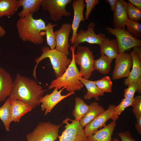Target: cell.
I'll use <instances>...</instances> for the list:
<instances>
[{"label": "cell", "instance_id": "obj_1", "mask_svg": "<svg viewBox=\"0 0 141 141\" xmlns=\"http://www.w3.org/2000/svg\"><path fill=\"white\" fill-rule=\"evenodd\" d=\"M46 91L35 80L18 73L13 81L9 98L22 101L33 109L40 104V100Z\"/></svg>", "mask_w": 141, "mask_h": 141}, {"label": "cell", "instance_id": "obj_2", "mask_svg": "<svg viewBox=\"0 0 141 141\" xmlns=\"http://www.w3.org/2000/svg\"><path fill=\"white\" fill-rule=\"evenodd\" d=\"M33 14L20 18L16 23L18 35L23 41H28L35 44H40L44 41L46 25L41 18L34 19Z\"/></svg>", "mask_w": 141, "mask_h": 141}, {"label": "cell", "instance_id": "obj_3", "mask_svg": "<svg viewBox=\"0 0 141 141\" xmlns=\"http://www.w3.org/2000/svg\"><path fill=\"white\" fill-rule=\"evenodd\" d=\"M75 49L73 45L70 46L72 59L70 64L61 77L51 81L49 87V89L55 87L61 89L64 87L66 90L69 92L80 90L83 87L84 85L79 80L80 77L83 76L80 74L74 61Z\"/></svg>", "mask_w": 141, "mask_h": 141}, {"label": "cell", "instance_id": "obj_4", "mask_svg": "<svg viewBox=\"0 0 141 141\" xmlns=\"http://www.w3.org/2000/svg\"><path fill=\"white\" fill-rule=\"evenodd\" d=\"M41 50L42 54L35 61L36 64L32 74L35 79L37 80L36 69L38 64L46 58H49L50 61L56 78L61 77L70 64L71 60L64 54L55 49L51 50L49 47L45 46L42 48Z\"/></svg>", "mask_w": 141, "mask_h": 141}, {"label": "cell", "instance_id": "obj_5", "mask_svg": "<svg viewBox=\"0 0 141 141\" xmlns=\"http://www.w3.org/2000/svg\"><path fill=\"white\" fill-rule=\"evenodd\" d=\"M62 125L50 122L39 123L33 131L26 135V141H55L58 136Z\"/></svg>", "mask_w": 141, "mask_h": 141}, {"label": "cell", "instance_id": "obj_6", "mask_svg": "<svg viewBox=\"0 0 141 141\" xmlns=\"http://www.w3.org/2000/svg\"><path fill=\"white\" fill-rule=\"evenodd\" d=\"M77 47L76 54L74 55L75 61L80 66V74L83 75L84 79L88 80L94 70L93 55L88 47L79 45Z\"/></svg>", "mask_w": 141, "mask_h": 141}, {"label": "cell", "instance_id": "obj_7", "mask_svg": "<svg viewBox=\"0 0 141 141\" xmlns=\"http://www.w3.org/2000/svg\"><path fill=\"white\" fill-rule=\"evenodd\" d=\"M105 29L108 33L116 37L119 54L134 47L141 46V40L135 37L125 30L111 27H106Z\"/></svg>", "mask_w": 141, "mask_h": 141}, {"label": "cell", "instance_id": "obj_8", "mask_svg": "<svg viewBox=\"0 0 141 141\" xmlns=\"http://www.w3.org/2000/svg\"><path fill=\"white\" fill-rule=\"evenodd\" d=\"M69 119L67 118L63 121L62 124H65V129L58 136V141H88L79 121L70 119L69 123Z\"/></svg>", "mask_w": 141, "mask_h": 141}, {"label": "cell", "instance_id": "obj_9", "mask_svg": "<svg viewBox=\"0 0 141 141\" xmlns=\"http://www.w3.org/2000/svg\"><path fill=\"white\" fill-rule=\"evenodd\" d=\"M72 0H42L43 10L47 11L51 20L55 22L60 20L62 16L68 17L72 13L66 10V7Z\"/></svg>", "mask_w": 141, "mask_h": 141}, {"label": "cell", "instance_id": "obj_10", "mask_svg": "<svg viewBox=\"0 0 141 141\" xmlns=\"http://www.w3.org/2000/svg\"><path fill=\"white\" fill-rule=\"evenodd\" d=\"M95 23L90 22L86 30H81L77 32L75 39L72 44L75 48L79 44L85 42L90 44L99 45L106 37L103 33L96 34L95 32Z\"/></svg>", "mask_w": 141, "mask_h": 141}, {"label": "cell", "instance_id": "obj_11", "mask_svg": "<svg viewBox=\"0 0 141 141\" xmlns=\"http://www.w3.org/2000/svg\"><path fill=\"white\" fill-rule=\"evenodd\" d=\"M114 68L112 74L113 80L127 77L132 65V60L130 53L119 54L115 58Z\"/></svg>", "mask_w": 141, "mask_h": 141}, {"label": "cell", "instance_id": "obj_12", "mask_svg": "<svg viewBox=\"0 0 141 141\" xmlns=\"http://www.w3.org/2000/svg\"><path fill=\"white\" fill-rule=\"evenodd\" d=\"M65 89L63 87L58 91V89L55 87L52 93L47 94L41 98L40 100L41 110L42 111H45V116L50 113L53 108L61 101L75 93L74 92H69L66 95H62V92Z\"/></svg>", "mask_w": 141, "mask_h": 141}, {"label": "cell", "instance_id": "obj_13", "mask_svg": "<svg viewBox=\"0 0 141 141\" xmlns=\"http://www.w3.org/2000/svg\"><path fill=\"white\" fill-rule=\"evenodd\" d=\"M115 107L116 106L113 104H110L107 110L100 113L85 127L84 131L86 137L92 135L98 130V129L105 125L107 120L111 118Z\"/></svg>", "mask_w": 141, "mask_h": 141}, {"label": "cell", "instance_id": "obj_14", "mask_svg": "<svg viewBox=\"0 0 141 141\" xmlns=\"http://www.w3.org/2000/svg\"><path fill=\"white\" fill-rule=\"evenodd\" d=\"M71 29V24L69 23H63L60 29L54 32L55 49L67 56L69 54L68 49L70 46L69 38Z\"/></svg>", "mask_w": 141, "mask_h": 141}, {"label": "cell", "instance_id": "obj_15", "mask_svg": "<svg viewBox=\"0 0 141 141\" xmlns=\"http://www.w3.org/2000/svg\"><path fill=\"white\" fill-rule=\"evenodd\" d=\"M128 4L124 0H118L113 12L114 28L125 30L126 24L128 19L127 13Z\"/></svg>", "mask_w": 141, "mask_h": 141}, {"label": "cell", "instance_id": "obj_16", "mask_svg": "<svg viewBox=\"0 0 141 141\" xmlns=\"http://www.w3.org/2000/svg\"><path fill=\"white\" fill-rule=\"evenodd\" d=\"M74 12V17L71 24V29L72 31V36L70 41L72 44L77 35L78 29L80 22L84 21L83 11L85 7L84 0H74L72 3Z\"/></svg>", "mask_w": 141, "mask_h": 141}, {"label": "cell", "instance_id": "obj_17", "mask_svg": "<svg viewBox=\"0 0 141 141\" xmlns=\"http://www.w3.org/2000/svg\"><path fill=\"white\" fill-rule=\"evenodd\" d=\"M130 54L132 60V70L128 77L124 80L125 85L132 82L141 83V59L133 50Z\"/></svg>", "mask_w": 141, "mask_h": 141}, {"label": "cell", "instance_id": "obj_18", "mask_svg": "<svg viewBox=\"0 0 141 141\" xmlns=\"http://www.w3.org/2000/svg\"><path fill=\"white\" fill-rule=\"evenodd\" d=\"M9 99L11 108V122H19L22 117L32 109L30 105L22 101Z\"/></svg>", "mask_w": 141, "mask_h": 141}, {"label": "cell", "instance_id": "obj_19", "mask_svg": "<svg viewBox=\"0 0 141 141\" xmlns=\"http://www.w3.org/2000/svg\"><path fill=\"white\" fill-rule=\"evenodd\" d=\"M13 82L9 73L0 67V102L9 97Z\"/></svg>", "mask_w": 141, "mask_h": 141}, {"label": "cell", "instance_id": "obj_20", "mask_svg": "<svg viewBox=\"0 0 141 141\" xmlns=\"http://www.w3.org/2000/svg\"><path fill=\"white\" fill-rule=\"evenodd\" d=\"M99 45L101 55H105L112 60L116 58L119 54L116 39L110 40L109 38L106 37Z\"/></svg>", "mask_w": 141, "mask_h": 141}, {"label": "cell", "instance_id": "obj_21", "mask_svg": "<svg viewBox=\"0 0 141 141\" xmlns=\"http://www.w3.org/2000/svg\"><path fill=\"white\" fill-rule=\"evenodd\" d=\"M42 0H19L17 9L20 6L22 10L17 13L20 18L25 17L30 14L37 12L41 6Z\"/></svg>", "mask_w": 141, "mask_h": 141}, {"label": "cell", "instance_id": "obj_22", "mask_svg": "<svg viewBox=\"0 0 141 141\" xmlns=\"http://www.w3.org/2000/svg\"><path fill=\"white\" fill-rule=\"evenodd\" d=\"M116 125V121H112L88 137V141H111V135Z\"/></svg>", "mask_w": 141, "mask_h": 141}, {"label": "cell", "instance_id": "obj_23", "mask_svg": "<svg viewBox=\"0 0 141 141\" xmlns=\"http://www.w3.org/2000/svg\"><path fill=\"white\" fill-rule=\"evenodd\" d=\"M105 110L103 107L96 102H92L89 105V109L79 122L83 128L95 119L99 114Z\"/></svg>", "mask_w": 141, "mask_h": 141}, {"label": "cell", "instance_id": "obj_24", "mask_svg": "<svg viewBox=\"0 0 141 141\" xmlns=\"http://www.w3.org/2000/svg\"><path fill=\"white\" fill-rule=\"evenodd\" d=\"M79 80L87 90V93L84 96V99L89 100L94 98L97 101L99 100V96H103L104 93L99 89L93 81L85 79L82 77H80Z\"/></svg>", "mask_w": 141, "mask_h": 141}, {"label": "cell", "instance_id": "obj_25", "mask_svg": "<svg viewBox=\"0 0 141 141\" xmlns=\"http://www.w3.org/2000/svg\"><path fill=\"white\" fill-rule=\"evenodd\" d=\"M11 112L10 100L8 98L4 104L0 107V119L3 124L4 128L7 132L10 130Z\"/></svg>", "mask_w": 141, "mask_h": 141}, {"label": "cell", "instance_id": "obj_26", "mask_svg": "<svg viewBox=\"0 0 141 141\" xmlns=\"http://www.w3.org/2000/svg\"><path fill=\"white\" fill-rule=\"evenodd\" d=\"M18 0H0V18L13 15L17 9Z\"/></svg>", "mask_w": 141, "mask_h": 141}, {"label": "cell", "instance_id": "obj_27", "mask_svg": "<svg viewBox=\"0 0 141 141\" xmlns=\"http://www.w3.org/2000/svg\"><path fill=\"white\" fill-rule=\"evenodd\" d=\"M112 60L105 55H101L98 59L94 60L93 68L101 74L106 75L108 74L111 70V64Z\"/></svg>", "mask_w": 141, "mask_h": 141}, {"label": "cell", "instance_id": "obj_28", "mask_svg": "<svg viewBox=\"0 0 141 141\" xmlns=\"http://www.w3.org/2000/svg\"><path fill=\"white\" fill-rule=\"evenodd\" d=\"M89 105L79 97L75 98V105L72 111V115L75 118L74 120L80 121L88 110Z\"/></svg>", "mask_w": 141, "mask_h": 141}, {"label": "cell", "instance_id": "obj_29", "mask_svg": "<svg viewBox=\"0 0 141 141\" xmlns=\"http://www.w3.org/2000/svg\"><path fill=\"white\" fill-rule=\"evenodd\" d=\"M134 101L133 99H129L126 98L122 99L120 104L116 106L111 115V119L113 121H116L119 115L127 107L133 106Z\"/></svg>", "mask_w": 141, "mask_h": 141}, {"label": "cell", "instance_id": "obj_30", "mask_svg": "<svg viewBox=\"0 0 141 141\" xmlns=\"http://www.w3.org/2000/svg\"><path fill=\"white\" fill-rule=\"evenodd\" d=\"M126 31L134 37L139 39L141 38V24L128 19L126 24Z\"/></svg>", "mask_w": 141, "mask_h": 141}, {"label": "cell", "instance_id": "obj_31", "mask_svg": "<svg viewBox=\"0 0 141 141\" xmlns=\"http://www.w3.org/2000/svg\"><path fill=\"white\" fill-rule=\"evenodd\" d=\"M93 81L99 89L103 93L112 92L113 83L109 76H105L100 80Z\"/></svg>", "mask_w": 141, "mask_h": 141}, {"label": "cell", "instance_id": "obj_32", "mask_svg": "<svg viewBox=\"0 0 141 141\" xmlns=\"http://www.w3.org/2000/svg\"><path fill=\"white\" fill-rule=\"evenodd\" d=\"M56 25V24L52 25L50 22L48 23L46 25V30L45 32L47 43L51 50L55 49L56 47V42L53 29L54 26Z\"/></svg>", "mask_w": 141, "mask_h": 141}, {"label": "cell", "instance_id": "obj_33", "mask_svg": "<svg viewBox=\"0 0 141 141\" xmlns=\"http://www.w3.org/2000/svg\"><path fill=\"white\" fill-rule=\"evenodd\" d=\"M128 86V87L124 91L125 98L131 99H134V93L137 91L139 93H141V83L132 82L129 83Z\"/></svg>", "mask_w": 141, "mask_h": 141}, {"label": "cell", "instance_id": "obj_34", "mask_svg": "<svg viewBox=\"0 0 141 141\" xmlns=\"http://www.w3.org/2000/svg\"><path fill=\"white\" fill-rule=\"evenodd\" d=\"M127 13L128 19L138 22L141 21V10L129 3L128 4Z\"/></svg>", "mask_w": 141, "mask_h": 141}, {"label": "cell", "instance_id": "obj_35", "mask_svg": "<svg viewBox=\"0 0 141 141\" xmlns=\"http://www.w3.org/2000/svg\"><path fill=\"white\" fill-rule=\"evenodd\" d=\"M134 103L132 111L137 120L141 117V96L138 95L134 98Z\"/></svg>", "mask_w": 141, "mask_h": 141}, {"label": "cell", "instance_id": "obj_36", "mask_svg": "<svg viewBox=\"0 0 141 141\" xmlns=\"http://www.w3.org/2000/svg\"><path fill=\"white\" fill-rule=\"evenodd\" d=\"M84 3H85V7L86 10L85 12V20H87L92 11L94 9L95 6L98 4L99 2V0H85Z\"/></svg>", "mask_w": 141, "mask_h": 141}, {"label": "cell", "instance_id": "obj_37", "mask_svg": "<svg viewBox=\"0 0 141 141\" xmlns=\"http://www.w3.org/2000/svg\"><path fill=\"white\" fill-rule=\"evenodd\" d=\"M118 136L120 138L121 141H136L128 131L120 132L118 134Z\"/></svg>", "mask_w": 141, "mask_h": 141}, {"label": "cell", "instance_id": "obj_38", "mask_svg": "<svg viewBox=\"0 0 141 141\" xmlns=\"http://www.w3.org/2000/svg\"><path fill=\"white\" fill-rule=\"evenodd\" d=\"M128 3L131 4L137 8L141 10V0H128Z\"/></svg>", "mask_w": 141, "mask_h": 141}, {"label": "cell", "instance_id": "obj_39", "mask_svg": "<svg viewBox=\"0 0 141 141\" xmlns=\"http://www.w3.org/2000/svg\"><path fill=\"white\" fill-rule=\"evenodd\" d=\"M136 123L135 124V126L137 132L141 135V117L139 119L136 120Z\"/></svg>", "mask_w": 141, "mask_h": 141}, {"label": "cell", "instance_id": "obj_40", "mask_svg": "<svg viewBox=\"0 0 141 141\" xmlns=\"http://www.w3.org/2000/svg\"><path fill=\"white\" fill-rule=\"evenodd\" d=\"M118 0H107L110 5L111 10L113 12L115 9L116 2Z\"/></svg>", "mask_w": 141, "mask_h": 141}, {"label": "cell", "instance_id": "obj_41", "mask_svg": "<svg viewBox=\"0 0 141 141\" xmlns=\"http://www.w3.org/2000/svg\"><path fill=\"white\" fill-rule=\"evenodd\" d=\"M133 50L138 55L141 59V47L140 46H136L132 48Z\"/></svg>", "mask_w": 141, "mask_h": 141}, {"label": "cell", "instance_id": "obj_42", "mask_svg": "<svg viewBox=\"0 0 141 141\" xmlns=\"http://www.w3.org/2000/svg\"><path fill=\"white\" fill-rule=\"evenodd\" d=\"M6 33L5 30L0 25V37H3Z\"/></svg>", "mask_w": 141, "mask_h": 141}, {"label": "cell", "instance_id": "obj_43", "mask_svg": "<svg viewBox=\"0 0 141 141\" xmlns=\"http://www.w3.org/2000/svg\"><path fill=\"white\" fill-rule=\"evenodd\" d=\"M111 141H121L119 140L118 139L116 138H115L114 139Z\"/></svg>", "mask_w": 141, "mask_h": 141}, {"label": "cell", "instance_id": "obj_44", "mask_svg": "<svg viewBox=\"0 0 141 141\" xmlns=\"http://www.w3.org/2000/svg\"></svg>", "mask_w": 141, "mask_h": 141}]
</instances>
